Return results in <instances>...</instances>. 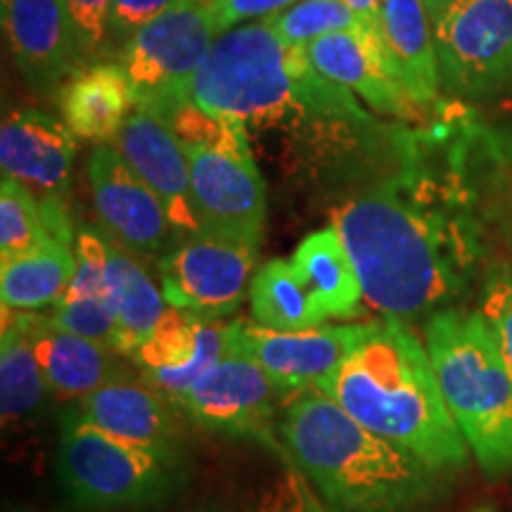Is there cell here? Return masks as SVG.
<instances>
[{"label": "cell", "instance_id": "36", "mask_svg": "<svg viewBox=\"0 0 512 512\" xmlns=\"http://www.w3.org/2000/svg\"><path fill=\"white\" fill-rule=\"evenodd\" d=\"M354 12L358 24H361V34L370 41H382L380 34V12L384 0H344Z\"/></svg>", "mask_w": 512, "mask_h": 512}, {"label": "cell", "instance_id": "10", "mask_svg": "<svg viewBox=\"0 0 512 512\" xmlns=\"http://www.w3.org/2000/svg\"><path fill=\"white\" fill-rule=\"evenodd\" d=\"M259 247L197 233L159 261L162 292L171 309L204 318L238 311L249 294Z\"/></svg>", "mask_w": 512, "mask_h": 512}, {"label": "cell", "instance_id": "31", "mask_svg": "<svg viewBox=\"0 0 512 512\" xmlns=\"http://www.w3.org/2000/svg\"><path fill=\"white\" fill-rule=\"evenodd\" d=\"M252 512H330L299 467H287L261 491Z\"/></svg>", "mask_w": 512, "mask_h": 512}, {"label": "cell", "instance_id": "18", "mask_svg": "<svg viewBox=\"0 0 512 512\" xmlns=\"http://www.w3.org/2000/svg\"><path fill=\"white\" fill-rule=\"evenodd\" d=\"M311 67L344 88L361 95L370 107L387 114H408L415 102L396 79L382 41H370L361 31H337L306 46Z\"/></svg>", "mask_w": 512, "mask_h": 512}, {"label": "cell", "instance_id": "12", "mask_svg": "<svg viewBox=\"0 0 512 512\" xmlns=\"http://www.w3.org/2000/svg\"><path fill=\"white\" fill-rule=\"evenodd\" d=\"M93 209L110 242L136 259L162 254L178 233L155 190L114 145H98L88 157Z\"/></svg>", "mask_w": 512, "mask_h": 512}, {"label": "cell", "instance_id": "26", "mask_svg": "<svg viewBox=\"0 0 512 512\" xmlns=\"http://www.w3.org/2000/svg\"><path fill=\"white\" fill-rule=\"evenodd\" d=\"M107 283L119 323V354L131 356L164 318V292L157 290L140 261L107 240Z\"/></svg>", "mask_w": 512, "mask_h": 512}, {"label": "cell", "instance_id": "22", "mask_svg": "<svg viewBox=\"0 0 512 512\" xmlns=\"http://www.w3.org/2000/svg\"><path fill=\"white\" fill-rule=\"evenodd\" d=\"M60 110L76 138L107 145L136 110V93L121 64H95L60 88Z\"/></svg>", "mask_w": 512, "mask_h": 512}, {"label": "cell", "instance_id": "37", "mask_svg": "<svg viewBox=\"0 0 512 512\" xmlns=\"http://www.w3.org/2000/svg\"><path fill=\"white\" fill-rule=\"evenodd\" d=\"M465 0H422V5H425L427 15H430L434 29L439 27V24H444L448 17L456 12L460 5H463Z\"/></svg>", "mask_w": 512, "mask_h": 512}, {"label": "cell", "instance_id": "30", "mask_svg": "<svg viewBox=\"0 0 512 512\" xmlns=\"http://www.w3.org/2000/svg\"><path fill=\"white\" fill-rule=\"evenodd\" d=\"M264 22L280 41L294 48H306L337 31H361V24L344 0H299Z\"/></svg>", "mask_w": 512, "mask_h": 512}, {"label": "cell", "instance_id": "27", "mask_svg": "<svg viewBox=\"0 0 512 512\" xmlns=\"http://www.w3.org/2000/svg\"><path fill=\"white\" fill-rule=\"evenodd\" d=\"M249 306L256 325L268 330L299 332L328 323L292 259H271L254 273Z\"/></svg>", "mask_w": 512, "mask_h": 512}, {"label": "cell", "instance_id": "19", "mask_svg": "<svg viewBox=\"0 0 512 512\" xmlns=\"http://www.w3.org/2000/svg\"><path fill=\"white\" fill-rule=\"evenodd\" d=\"M171 406L174 403L147 382L119 375L95 392L76 399L69 415L131 444L178 446L181 432Z\"/></svg>", "mask_w": 512, "mask_h": 512}, {"label": "cell", "instance_id": "17", "mask_svg": "<svg viewBox=\"0 0 512 512\" xmlns=\"http://www.w3.org/2000/svg\"><path fill=\"white\" fill-rule=\"evenodd\" d=\"M76 157V136L67 124L38 110L10 112L0 126V166L43 204H62Z\"/></svg>", "mask_w": 512, "mask_h": 512}, {"label": "cell", "instance_id": "7", "mask_svg": "<svg viewBox=\"0 0 512 512\" xmlns=\"http://www.w3.org/2000/svg\"><path fill=\"white\" fill-rule=\"evenodd\" d=\"M216 38L209 0H185L140 29L121 50L136 105L162 112L183 102Z\"/></svg>", "mask_w": 512, "mask_h": 512}, {"label": "cell", "instance_id": "2", "mask_svg": "<svg viewBox=\"0 0 512 512\" xmlns=\"http://www.w3.org/2000/svg\"><path fill=\"white\" fill-rule=\"evenodd\" d=\"M332 228L354 261L363 302L384 318L413 320L463 287V247L446 221L396 188H375L332 209Z\"/></svg>", "mask_w": 512, "mask_h": 512}, {"label": "cell", "instance_id": "33", "mask_svg": "<svg viewBox=\"0 0 512 512\" xmlns=\"http://www.w3.org/2000/svg\"><path fill=\"white\" fill-rule=\"evenodd\" d=\"M185 0H112L110 10V36L107 43H114L121 50L138 34L140 29L155 22L164 12L174 10Z\"/></svg>", "mask_w": 512, "mask_h": 512}, {"label": "cell", "instance_id": "35", "mask_svg": "<svg viewBox=\"0 0 512 512\" xmlns=\"http://www.w3.org/2000/svg\"><path fill=\"white\" fill-rule=\"evenodd\" d=\"M294 3L299 0H209L219 36L242 27V22H261V19L280 15Z\"/></svg>", "mask_w": 512, "mask_h": 512}, {"label": "cell", "instance_id": "5", "mask_svg": "<svg viewBox=\"0 0 512 512\" xmlns=\"http://www.w3.org/2000/svg\"><path fill=\"white\" fill-rule=\"evenodd\" d=\"M425 347L444 401L486 475L512 472V373L479 311L427 318Z\"/></svg>", "mask_w": 512, "mask_h": 512}, {"label": "cell", "instance_id": "23", "mask_svg": "<svg viewBox=\"0 0 512 512\" xmlns=\"http://www.w3.org/2000/svg\"><path fill=\"white\" fill-rule=\"evenodd\" d=\"M380 34L401 88L415 105H430L441 91L434 24L422 0H384Z\"/></svg>", "mask_w": 512, "mask_h": 512}, {"label": "cell", "instance_id": "28", "mask_svg": "<svg viewBox=\"0 0 512 512\" xmlns=\"http://www.w3.org/2000/svg\"><path fill=\"white\" fill-rule=\"evenodd\" d=\"M46 377L31 347L24 311L3 309L0 325V415L5 422L27 420L48 396Z\"/></svg>", "mask_w": 512, "mask_h": 512}, {"label": "cell", "instance_id": "1", "mask_svg": "<svg viewBox=\"0 0 512 512\" xmlns=\"http://www.w3.org/2000/svg\"><path fill=\"white\" fill-rule=\"evenodd\" d=\"M320 392L358 425L434 472L458 470L472 456L448 411L427 347L403 320L370 323Z\"/></svg>", "mask_w": 512, "mask_h": 512}, {"label": "cell", "instance_id": "24", "mask_svg": "<svg viewBox=\"0 0 512 512\" xmlns=\"http://www.w3.org/2000/svg\"><path fill=\"white\" fill-rule=\"evenodd\" d=\"M292 264L302 273L325 320L358 316L363 290L354 261L335 228L330 226L306 235L292 254Z\"/></svg>", "mask_w": 512, "mask_h": 512}, {"label": "cell", "instance_id": "3", "mask_svg": "<svg viewBox=\"0 0 512 512\" xmlns=\"http://www.w3.org/2000/svg\"><path fill=\"white\" fill-rule=\"evenodd\" d=\"M278 439L330 512H411L430 496L434 470L358 425L320 389L290 396Z\"/></svg>", "mask_w": 512, "mask_h": 512}, {"label": "cell", "instance_id": "34", "mask_svg": "<svg viewBox=\"0 0 512 512\" xmlns=\"http://www.w3.org/2000/svg\"><path fill=\"white\" fill-rule=\"evenodd\" d=\"M86 53H98L110 36L112 0H62Z\"/></svg>", "mask_w": 512, "mask_h": 512}, {"label": "cell", "instance_id": "13", "mask_svg": "<svg viewBox=\"0 0 512 512\" xmlns=\"http://www.w3.org/2000/svg\"><path fill=\"white\" fill-rule=\"evenodd\" d=\"M368 325H320V328L280 332L256 323H235L233 339L271 377L283 396L323 389L349 351L361 342Z\"/></svg>", "mask_w": 512, "mask_h": 512}, {"label": "cell", "instance_id": "25", "mask_svg": "<svg viewBox=\"0 0 512 512\" xmlns=\"http://www.w3.org/2000/svg\"><path fill=\"white\" fill-rule=\"evenodd\" d=\"M76 273L72 242L53 238L27 254L0 261V299L3 309L38 311L55 306Z\"/></svg>", "mask_w": 512, "mask_h": 512}, {"label": "cell", "instance_id": "32", "mask_svg": "<svg viewBox=\"0 0 512 512\" xmlns=\"http://www.w3.org/2000/svg\"><path fill=\"white\" fill-rule=\"evenodd\" d=\"M477 311L494 330L498 349L512 373V266L498 268L489 275Z\"/></svg>", "mask_w": 512, "mask_h": 512}, {"label": "cell", "instance_id": "29", "mask_svg": "<svg viewBox=\"0 0 512 512\" xmlns=\"http://www.w3.org/2000/svg\"><path fill=\"white\" fill-rule=\"evenodd\" d=\"M43 204L15 178L0 181V261L27 254L53 240ZM60 240V238H57Z\"/></svg>", "mask_w": 512, "mask_h": 512}, {"label": "cell", "instance_id": "15", "mask_svg": "<svg viewBox=\"0 0 512 512\" xmlns=\"http://www.w3.org/2000/svg\"><path fill=\"white\" fill-rule=\"evenodd\" d=\"M0 22L12 60L36 91L53 93L86 69L88 53L62 0H0Z\"/></svg>", "mask_w": 512, "mask_h": 512}, {"label": "cell", "instance_id": "9", "mask_svg": "<svg viewBox=\"0 0 512 512\" xmlns=\"http://www.w3.org/2000/svg\"><path fill=\"white\" fill-rule=\"evenodd\" d=\"M183 147L202 233L259 247L266 228L268 197L252 150H216L188 143Z\"/></svg>", "mask_w": 512, "mask_h": 512}, {"label": "cell", "instance_id": "8", "mask_svg": "<svg viewBox=\"0 0 512 512\" xmlns=\"http://www.w3.org/2000/svg\"><path fill=\"white\" fill-rule=\"evenodd\" d=\"M441 88L463 100L512 98V0H465L434 29Z\"/></svg>", "mask_w": 512, "mask_h": 512}, {"label": "cell", "instance_id": "14", "mask_svg": "<svg viewBox=\"0 0 512 512\" xmlns=\"http://www.w3.org/2000/svg\"><path fill=\"white\" fill-rule=\"evenodd\" d=\"M233 347V323L166 309L150 337L133 351L131 361L143 382L164 399L176 401Z\"/></svg>", "mask_w": 512, "mask_h": 512}, {"label": "cell", "instance_id": "11", "mask_svg": "<svg viewBox=\"0 0 512 512\" xmlns=\"http://www.w3.org/2000/svg\"><path fill=\"white\" fill-rule=\"evenodd\" d=\"M278 396L283 394L275 389L264 368L235 347L233 339L228 354L192 384L176 401V408L204 430L275 446Z\"/></svg>", "mask_w": 512, "mask_h": 512}, {"label": "cell", "instance_id": "16", "mask_svg": "<svg viewBox=\"0 0 512 512\" xmlns=\"http://www.w3.org/2000/svg\"><path fill=\"white\" fill-rule=\"evenodd\" d=\"M114 147L131 169L155 190L166 214L183 238L202 233L192 202L190 164L181 138L162 114L138 107L126 119Z\"/></svg>", "mask_w": 512, "mask_h": 512}, {"label": "cell", "instance_id": "21", "mask_svg": "<svg viewBox=\"0 0 512 512\" xmlns=\"http://www.w3.org/2000/svg\"><path fill=\"white\" fill-rule=\"evenodd\" d=\"M76 273L53 306V323L74 335L119 349V323L107 283V240L83 230L76 238Z\"/></svg>", "mask_w": 512, "mask_h": 512}, {"label": "cell", "instance_id": "20", "mask_svg": "<svg viewBox=\"0 0 512 512\" xmlns=\"http://www.w3.org/2000/svg\"><path fill=\"white\" fill-rule=\"evenodd\" d=\"M24 325L48 389L60 399H81L121 375L112 349L57 328L53 318L24 311Z\"/></svg>", "mask_w": 512, "mask_h": 512}, {"label": "cell", "instance_id": "6", "mask_svg": "<svg viewBox=\"0 0 512 512\" xmlns=\"http://www.w3.org/2000/svg\"><path fill=\"white\" fill-rule=\"evenodd\" d=\"M57 472L69 501L83 512H126L162 503L181 486L178 446H140L67 415Z\"/></svg>", "mask_w": 512, "mask_h": 512}, {"label": "cell", "instance_id": "4", "mask_svg": "<svg viewBox=\"0 0 512 512\" xmlns=\"http://www.w3.org/2000/svg\"><path fill=\"white\" fill-rule=\"evenodd\" d=\"M183 102L259 126L294 119L299 112L363 119L349 91L323 79L311 67L306 48L287 46L264 19L216 38Z\"/></svg>", "mask_w": 512, "mask_h": 512}]
</instances>
